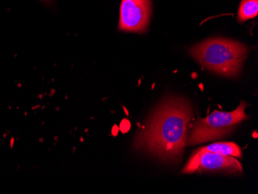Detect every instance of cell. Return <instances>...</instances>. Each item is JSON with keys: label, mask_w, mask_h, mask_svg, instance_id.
<instances>
[{"label": "cell", "mask_w": 258, "mask_h": 194, "mask_svg": "<svg viewBox=\"0 0 258 194\" xmlns=\"http://www.w3.org/2000/svg\"><path fill=\"white\" fill-rule=\"evenodd\" d=\"M203 151L211 152L218 153L224 156H233V157H242L241 149L234 143H219L209 145L200 149Z\"/></svg>", "instance_id": "8992f818"}, {"label": "cell", "mask_w": 258, "mask_h": 194, "mask_svg": "<svg viewBox=\"0 0 258 194\" xmlns=\"http://www.w3.org/2000/svg\"><path fill=\"white\" fill-rule=\"evenodd\" d=\"M192 117V107L186 100L166 98L138 135L135 145L164 161H179L186 146Z\"/></svg>", "instance_id": "6da1fadb"}, {"label": "cell", "mask_w": 258, "mask_h": 194, "mask_svg": "<svg viewBox=\"0 0 258 194\" xmlns=\"http://www.w3.org/2000/svg\"><path fill=\"white\" fill-rule=\"evenodd\" d=\"M258 14V0H242L238 10V21L240 23L254 18Z\"/></svg>", "instance_id": "52a82bcc"}, {"label": "cell", "mask_w": 258, "mask_h": 194, "mask_svg": "<svg viewBox=\"0 0 258 194\" xmlns=\"http://www.w3.org/2000/svg\"><path fill=\"white\" fill-rule=\"evenodd\" d=\"M247 105L241 101L234 111H214L207 118L197 120L187 136V146L214 141L228 136L237 124L248 118L245 114Z\"/></svg>", "instance_id": "3957f363"}, {"label": "cell", "mask_w": 258, "mask_h": 194, "mask_svg": "<svg viewBox=\"0 0 258 194\" xmlns=\"http://www.w3.org/2000/svg\"><path fill=\"white\" fill-rule=\"evenodd\" d=\"M151 14V0H121L118 29L130 33H145L150 21Z\"/></svg>", "instance_id": "5b68a950"}, {"label": "cell", "mask_w": 258, "mask_h": 194, "mask_svg": "<svg viewBox=\"0 0 258 194\" xmlns=\"http://www.w3.org/2000/svg\"><path fill=\"white\" fill-rule=\"evenodd\" d=\"M198 171H214L227 173H242L243 168L235 157L200 150L188 160L182 173L192 174Z\"/></svg>", "instance_id": "277c9868"}, {"label": "cell", "mask_w": 258, "mask_h": 194, "mask_svg": "<svg viewBox=\"0 0 258 194\" xmlns=\"http://www.w3.org/2000/svg\"><path fill=\"white\" fill-rule=\"evenodd\" d=\"M189 53L210 72L223 76L235 77L241 71L248 48L234 40L213 38L195 45Z\"/></svg>", "instance_id": "7a4b0ae2"}, {"label": "cell", "mask_w": 258, "mask_h": 194, "mask_svg": "<svg viewBox=\"0 0 258 194\" xmlns=\"http://www.w3.org/2000/svg\"><path fill=\"white\" fill-rule=\"evenodd\" d=\"M40 1L47 4V5H51L53 4V0H40Z\"/></svg>", "instance_id": "ba28073f"}]
</instances>
